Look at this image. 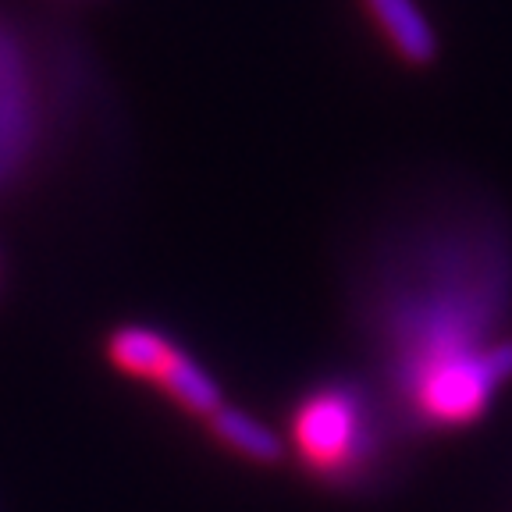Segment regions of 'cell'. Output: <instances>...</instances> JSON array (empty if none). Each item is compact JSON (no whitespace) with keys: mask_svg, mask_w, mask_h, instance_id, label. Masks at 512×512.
I'll list each match as a JSON object with an SVG mask.
<instances>
[{"mask_svg":"<svg viewBox=\"0 0 512 512\" xmlns=\"http://www.w3.org/2000/svg\"><path fill=\"white\" fill-rule=\"evenodd\" d=\"M352 317L420 431L477 427L512 384V228L480 192L402 207L367 246Z\"/></svg>","mask_w":512,"mask_h":512,"instance_id":"obj_1","label":"cell"},{"mask_svg":"<svg viewBox=\"0 0 512 512\" xmlns=\"http://www.w3.org/2000/svg\"><path fill=\"white\" fill-rule=\"evenodd\" d=\"M175 338H168L164 331L150 328V324H121L104 338L107 363L118 374L136 377V381H150L157 374V367L164 363V356L171 352Z\"/></svg>","mask_w":512,"mask_h":512,"instance_id":"obj_7","label":"cell"},{"mask_svg":"<svg viewBox=\"0 0 512 512\" xmlns=\"http://www.w3.org/2000/svg\"><path fill=\"white\" fill-rule=\"evenodd\" d=\"M57 54L32 32L0 15V192L29 175L54 139L68 96Z\"/></svg>","mask_w":512,"mask_h":512,"instance_id":"obj_2","label":"cell"},{"mask_svg":"<svg viewBox=\"0 0 512 512\" xmlns=\"http://www.w3.org/2000/svg\"><path fill=\"white\" fill-rule=\"evenodd\" d=\"M360 11L395 61L409 68H431L438 61V36L416 0H360Z\"/></svg>","mask_w":512,"mask_h":512,"instance_id":"obj_4","label":"cell"},{"mask_svg":"<svg viewBox=\"0 0 512 512\" xmlns=\"http://www.w3.org/2000/svg\"><path fill=\"white\" fill-rule=\"evenodd\" d=\"M207 431L217 445H224L228 452H235V456L249 459V463H256V466H274L285 459V441H281L271 427H264L260 420L246 416L242 409L221 406L207 420Z\"/></svg>","mask_w":512,"mask_h":512,"instance_id":"obj_6","label":"cell"},{"mask_svg":"<svg viewBox=\"0 0 512 512\" xmlns=\"http://www.w3.org/2000/svg\"><path fill=\"white\" fill-rule=\"evenodd\" d=\"M288 445L306 473L349 480L377 456L374 402L356 381H320L292 406Z\"/></svg>","mask_w":512,"mask_h":512,"instance_id":"obj_3","label":"cell"},{"mask_svg":"<svg viewBox=\"0 0 512 512\" xmlns=\"http://www.w3.org/2000/svg\"><path fill=\"white\" fill-rule=\"evenodd\" d=\"M150 384L171 402V406H178L185 416H196V420H210V416L224 406L221 388H217V381L207 374V367L192 360L178 342L171 345V352L164 356L157 374L150 377Z\"/></svg>","mask_w":512,"mask_h":512,"instance_id":"obj_5","label":"cell"}]
</instances>
